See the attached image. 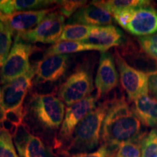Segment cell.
I'll return each instance as SVG.
<instances>
[{
  "instance_id": "ba28073f",
  "label": "cell",
  "mask_w": 157,
  "mask_h": 157,
  "mask_svg": "<svg viewBox=\"0 0 157 157\" xmlns=\"http://www.w3.org/2000/svg\"><path fill=\"white\" fill-rule=\"evenodd\" d=\"M98 99L97 95H90L66 109L59 132L60 142L69 141L78 124L95 109Z\"/></svg>"
},
{
  "instance_id": "9c48e42d",
  "label": "cell",
  "mask_w": 157,
  "mask_h": 157,
  "mask_svg": "<svg viewBox=\"0 0 157 157\" xmlns=\"http://www.w3.org/2000/svg\"><path fill=\"white\" fill-rule=\"evenodd\" d=\"M34 76L33 67L24 75L5 84L1 90L0 103L5 111L22 105Z\"/></svg>"
},
{
  "instance_id": "484cf974",
  "label": "cell",
  "mask_w": 157,
  "mask_h": 157,
  "mask_svg": "<svg viewBox=\"0 0 157 157\" xmlns=\"http://www.w3.org/2000/svg\"><path fill=\"white\" fill-rule=\"evenodd\" d=\"M113 157H142L140 143H123L118 147Z\"/></svg>"
},
{
  "instance_id": "7c38bea8",
  "label": "cell",
  "mask_w": 157,
  "mask_h": 157,
  "mask_svg": "<svg viewBox=\"0 0 157 157\" xmlns=\"http://www.w3.org/2000/svg\"><path fill=\"white\" fill-rule=\"evenodd\" d=\"M119 74L116 68L114 58L108 52H101L95 84L98 98L109 93L117 87Z\"/></svg>"
},
{
  "instance_id": "6da1fadb",
  "label": "cell",
  "mask_w": 157,
  "mask_h": 157,
  "mask_svg": "<svg viewBox=\"0 0 157 157\" xmlns=\"http://www.w3.org/2000/svg\"><path fill=\"white\" fill-rule=\"evenodd\" d=\"M142 122L122 97L110 102L101 131L103 144L118 148L126 143L142 140Z\"/></svg>"
},
{
  "instance_id": "4316f807",
  "label": "cell",
  "mask_w": 157,
  "mask_h": 157,
  "mask_svg": "<svg viewBox=\"0 0 157 157\" xmlns=\"http://www.w3.org/2000/svg\"><path fill=\"white\" fill-rule=\"evenodd\" d=\"M87 1H56V5L58 6L59 13H60L64 17H71L78 10L86 5Z\"/></svg>"
},
{
  "instance_id": "d4e9b609",
  "label": "cell",
  "mask_w": 157,
  "mask_h": 157,
  "mask_svg": "<svg viewBox=\"0 0 157 157\" xmlns=\"http://www.w3.org/2000/svg\"><path fill=\"white\" fill-rule=\"evenodd\" d=\"M0 157H19L12 136L5 130H0Z\"/></svg>"
},
{
  "instance_id": "9a60e30c",
  "label": "cell",
  "mask_w": 157,
  "mask_h": 157,
  "mask_svg": "<svg viewBox=\"0 0 157 157\" xmlns=\"http://www.w3.org/2000/svg\"><path fill=\"white\" fill-rule=\"evenodd\" d=\"M14 138L20 157H50L42 140L31 134L26 125L18 127Z\"/></svg>"
},
{
  "instance_id": "f546056e",
  "label": "cell",
  "mask_w": 157,
  "mask_h": 157,
  "mask_svg": "<svg viewBox=\"0 0 157 157\" xmlns=\"http://www.w3.org/2000/svg\"><path fill=\"white\" fill-rule=\"evenodd\" d=\"M149 90L157 98V71L151 72L149 77Z\"/></svg>"
},
{
  "instance_id": "e0dca14e",
  "label": "cell",
  "mask_w": 157,
  "mask_h": 157,
  "mask_svg": "<svg viewBox=\"0 0 157 157\" xmlns=\"http://www.w3.org/2000/svg\"><path fill=\"white\" fill-rule=\"evenodd\" d=\"M133 108L141 122L148 127H157V99L149 96L143 95L134 101Z\"/></svg>"
},
{
  "instance_id": "83f0119b",
  "label": "cell",
  "mask_w": 157,
  "mask_h": 157,
  "mask_svg": "<svg viewBox=\"0 0 157 157\" xmlns=\"http://www.w3.org/2000/svg\"><path fill=\"white\" fill-rule=\"evenodd\" d=\"M25 115V111L23 105L16 108V109L9 110L5 111V119L10 121L13 125L18 127L23 124V121Z\"/></svg>"
},
{
  "instance_id": "603a6c76",
  "label": "cell",
  "mask_w": 157,
  "mask_h": 157,
  "mask_svg": "<svg viewBox=\"0 0 157 157\" xmlns=\"http://www.w3.org/2000/svg\"><path fill=\"white\" fill-rule=\"evenodd\" d=\"M141 156L157 157V129H152L140 141Z\"/></svg>"
},
{
  "instance_id": "52a82bcc",
  "label": "cell",
  "mask_w": 157,
  "mask_h": 157,
  "mask_svg": "<svg viewBox=\"0 0 157 157\" xmlns=\"http://www.w3.org/2000/svg\"><path fill=\"white\" fill-rule=\"evenodd\" d=\"M93 90L92 74L84 68H78L60 86L58 96L63 103L71 106L91 95Z\"/></svg>"
},
{
  "instance_id": "d6986e66",
  "label": "cell",
  "mask_w": 157,
  "mask_h": 157,
  "mask_svg": "<svg viewBox=\"0 0 157 157\" xmlns=\"http://www.w3.org/2000/svg\"><path fill=\"white\" fill-rule=\"evenodd\" d=\"M92 2L109 12L111 15L124 10L151 5V2L146 0H109L93 1Z\"/></svg>"
},
{
  "instance_id": "7a4b0ae2",
  "label": "cell",
  "mask_w": 157,
  "mask_h": 157,
  "mask_svg": "<svg viewBox=\"0 0 157 157\" xmlns=\"http://www.w3.org/2000/svg\"><path fill=\"white\" fill-rule=\"evenodd\" d=\"M109 105L110 101L101 103L78 124L65 149L66 154L71 156L82 153H90L97 148Z\"/></svg>"
},
{
  "instance_id": "5bb4252c",
  "label": "cell",
  "mask_w": 157,
  "mask_h": 157,
  "mask_svg": "<svg viewBox=\"0 0 157 157\" xmlns=\"http://www.w3.org/2000/svg\"><path fill=\"white\" fill-rule=\"evenodd\" d=\"M124 41V34L117 27L112 25L95 26L87 38L80 42L93 47L95 50L106 52L113 47L119 46Z\"/></svg>"
},
{
  "instance_id": "f1b7e54d",
  "label": "cell",
  "mask_w": 157,
  "mask_h": 157,
  "mask_svg": "<svg viewBox=\"0 0 157 157\" xmlns=\"http://www.w3.org/2000/svg\"><path fill=\"white\" fill-rule=\"evenodd\" d=\"M117 148L103 144L95 151L74 154L70 156V157H113Z\"/></svg>"
},
{
  "instance_id": "1f68e13d",
  "label": "cell",
  "mask_w": 157,
  "mask_h": 157,
  "mask_svg": "<svg viewBox=\"0 0 157 157\" xmlns=\"http://www.w3.org/2000/svg\"><path fill=\"white\" fill-rule=\"evenodd\" d=\"M0 99H1V90H0Z\"/></svg>"
},
{
  "instance_id": "4fadbf2b",
  "label": "cell",
  "mask_w": 157,
  "mask_h": 157,
  "mask_svg": "<svg viewBox=\"0 0 157 157\" xmlns=\"http://www.w3.org/2000/svg\"><path fill=\"white\" fill-rule=\"evenodd\" d=\"M52 9L17 12L11 15H5L0 18L7 25L13 34L17 35L32 30L51 13Z\"/></svg>"
},
{
  "instance_id": "30bf717a",
  "label": "cell",
  "mask_w": 157,
  "mask_h": 157,
  "mask_svg": "<svg viewBox=\"0 0 157 157\" xmlns=\"http://www.w3.org/2000/svg\"><path fill=\"white\" fill-rule=\"evenodd\" d=\"M124 29L139 37L157 34V10L151 5L134 8Z\"/></svg>"
},
{
  "instance_id": "4dcf8cb0",
  "label": "cell",
  "mask_w": 157,
  "mask_h": 157,
  "mask_svg": "<svg viewBox=\"0 0 157 157\" xmlns=\"http://www.w3.org/2000/svg\"><path fill=\"white\" fill-rule=\"evenodd\" d=\"M2 16H3V14L1 13V11H0V18H1V17H2Z\"/></svg>"
},
{
  "instance_id": "3957f363",
  "label": "cell",
  "mask_w": 157,
  "mask_h": 157,
  "mask_svg": "<svg viewBox=\"0 0 157 157\" xmlns=\"http://www.w3.org/2000/svg\"><path fill=\"white\" fill-rule=\"evenodd\" d=\"M30 43L15 39L9 56L0 68V82L4 84L24 75L31 69L30 56L36 50Z\"/></svg>"
},
{
  "instance_id": "277c9868",
  "label": "cell",
  "mask_w": 157,
  "mask_h": 157,
  "mask_svg": "<svg viewBox=\"0 0 157 157\" xmlns=\"http://www.w3.org/2000/svg\"><path fill=\"white\" fill-rule=\"evenodd\" d=\"M31 110L39 122L48 129L60 127L65 116V105L52 94H34L31 101Z\"/></svg>"
},
{
  "instance_id": "7402d4cb",
  "label": "cell",
  "mask_w": 157,
  "mask_h": 157,
  "mask_svg": "<svg viewBox=\"0 0 157 157\" xmlns=\"http://www.w3.org/2000/svg\"><path fill=\"white\" fill-rule=\"evenodd\" d=\"M13 35L7 25L0 20V68L10 52Z\"/></svg>"
},
{
  "instance_id": "ac0fdd59",
  "label": "cell",
  "mask_w": 157,
  "mask_h": 157,
  "mask_svg": "<svg viewBox=\"0 0 157 157\" xmlns=\"http://www.w3.org/2000/svg\"><path fill=\"white\" fill-rule=\"evenodd\" d=\"M56 1L50 0H1L0 11L3 15H8L17 12L44 10Z\"/></svg>"
},
{
  "instance_id": "8fae6325",
  "label": "cell",
  "mask_w": 157,
  "mask_h": 157,
  "mask_svg": "<svg viewBox=\"0 0 157 157\" xmlns=\"http://www.w3.org/2000/svg\"><path fill=\"white\" fill-rule=\"evenodd\" d=\"M68 62V55L44 57L33 67L36 82L39 83L56 82L66 73Z\"/></svg>"
},
{
  "instance_id": "cb8c5ba5",
  "label": "cell",
  "mask_w": 157,
  "mask_h": 157,
  "mask_svg": "<svg viewBox=\"0 0 157 157\" xmlns=\"http://www.w3.org/2000/svg\"><path fill=\"white\" fill-rule=\"evenodd\" d=\"M138 42L141 50L157 63V34L139 37Z\"/></svg>"
},
{
  "instance_id": "ffe728a7",
  "label": "cell",
  "mask_w": 157,
  "mask_h": 157,
  "mask_svg": "<svg viewBox=\"0 0 157 157\" xmlns=\"http://www.w3.org/2000/svg\"><path fill=\"white\" fill-rule=\"evenodd\" d=\"M87 50H95V49L93 47L84 44L80 42L63 41L57 42L50 47L44 52V57L57 55H68Z\"/></svg>"
},
{
  "instance_id": "8992f818",
  "label": "cell",
  "mask_w": 157,
  "mask_h": 157,
  "mask_svg": "<svg viewBox=\"0 0 157 157\" xmlns=\"http://www.w3.org/2000/svg\"><path fill=\"white\" fill-rule=\"evenodd\" d=\"M115 60L121 86L126 91L129 101H133L141 96L148 95L151 73H146L129 66L117 51Z\"/></svg>"
},
{
  "instance_id": "5b68a950",
  "label": "cell",
  "mask_w": 157,
  "mask_h": 157,
  "mask_svg": "<svg viewBox=\"0 0 157 157\" xmlns=\"http://www.w3.org/2000/svg\"><path fill=\"white\" fill-rule=\"evenodd\" d=\"M65 17L59 12L49 13L32 30L17 34L15 39L28 43L56 44L58 42L65 27Z\"/></svg>"
},
{
  "instance_id": "2e32d148",
  "label": "cell",
  "mask_w": 157,
  "mask_h": 157,
  "mask_svg": "<svg viewBox=\"0 0 157 157\" xmlns=\"http://www.w3.org/2000/svg\"><path fill=\"white\" fill-rule=\"evenodd\" d=\"M112 23V15L93 2L78 10L68 21V24H79L89 26H105L111 25Z\"/></svg>"
},
{
  "instance_id": "44dd1931",
  "label": "cell",
  "mask_w": 157,
  "mask_h": 157,
  "mask_svg": "<svg viewBox=\"0 0 157 157\" xmlns=\"http://www.w3.org/2000/svg\"><path fill=\"white\" fill-rule=\"evenodd\" d=\"M95 26L79 25V24H67L65 25L61 36L59 39V42L63 41H74L81 42L86 39L93 31Z\"/></svg>"
}]
</instances>
